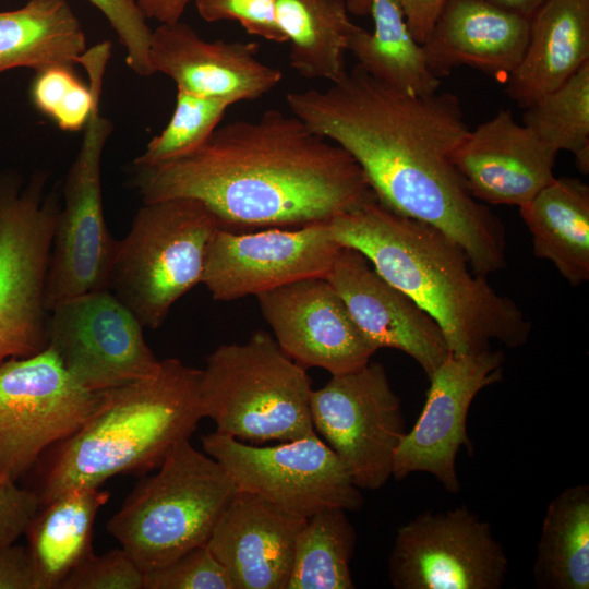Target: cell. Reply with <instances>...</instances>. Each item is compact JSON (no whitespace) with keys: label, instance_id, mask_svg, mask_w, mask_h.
I'll use <instances>...</instances> for the list:
<instances>
[{"label":"cell","instance_id":"obj_32","mask_svg":"<svg viewBox=\"0 0 589 589\" xmlns=\"http://www.w3.org/2000/svg\"><path fill=\"white\" fill-rule=\"evenodd\" d=\"M522 124L555 151L575 156L589 171V62L556 89L524 108Z\"/></svg>","mask_w":589,"mask_h":589},{"label":"cell","instance_id":"obj_11","mask_svg":"<svg viewBox=\"0 0 589 589\" xmlns=\"http://www.w3.org/2000/svg\"><path fill=\"white\" fill-rule=\"evenodd\" d=\"M100 99L101 95L95 99L63 185L46 281L48 312L76 296L108 289L118 241L107 228L103 207L101 156L112 124L100 115Z\"/></svg>","mask_w":589,"mask_h":589},{"label":"cell","instance_id":"obj_28","mask_svg":"<svg viewBox=\"0 0 589 589\" xmlns=\"http://www.w3.org/2000/svg\"><path fill=\"white\" fill-rule=\"evenodd\" d=\"M348 12L345 0H276L290 65L301 76L334 83L346 74L348 38L356 26Z\"/></svg>","mask_w":589,"mask_h":589},{"label":"cell","instance_id":"obj_29","mask_svg":"<svg viewBox=\"0 0 589 589\" xmlns=\"http://www.w3.org/2000/svg\"><path fill=\"white\" fill-rule=\"evenodd\" d=\"M537 587L589 588V485L566 488L549 504L533 564Z\"/></svg>","mask_w":589,"mask_h":589},{"label":"cell","instance_id":"obj_8","mask_svg":"<svg viewBox=\"0 0 589 589\" xmlns=\"http://www.w3.org/2000/svg\"><path fill=\"white\" fill-rule=\"evenodd\" d=\"M46 175L21 189L0 181V363L48 346L45 304L60 193L44 194Z\"/></svg>","mask_w":589,"mask_h":589},{"label":"cell","instance_id":"obj_36","mask_svg":"<svg viewBox=\"0 0 589 589\" xmlns=\"http://www.w3.org/2000/svg\"><path fill=\"white\" fill-rule=\"evenodd\" d=\"M107 19L125 50L128 67L141 76L155 74L149 61L152 29L131 0H88Z\"/></svg>","mask_w":589,"mask_h":589},{"label":"cell","instance_id":"obj_19","mask_svg":"<svg viewBox=\"0 0 589 589\" xmlns=\"http://www.w3.org/2000/svg\"><path fill=\"white\" fill-rule=\"evenodd\" d=\"M257 49L255 43L207 41L178 21L152 31L149 61L177 89L233 105L269 93L283 79L279 69L256 58Z\"/></svg>","mask_w":589,"mask_h":589},{"label":"cell","instance_id":"obj_5","mask_svg":"<svg viewBox=\"0 0 589 589\" xmlns=\"http://www.w3.org/2000/svg\"><path fill=\"white\" fill-rule=\"evenodd\" d=\"M158 468L107 522L108 532L144 574L206 544L238 491L220 464L190 440L175 446Z\"/></svg>","mask_w":589,"mask_h":589},{"label":"cell","instance_id":"obj_30","mask_svg":"<svg viewBox=\"0 0 589 589\" xmlns=\"http://www.w3.org/2000/svg\"><path fill=\"white\" fill-rule=\"evenodd\" d=\"M347 510L327 508L306 518L298 532L286 589H352L357 532Z\"/></svg>","mask_w":589,"mask_h":589},{"label":"cell","instance_id":"obj_38","mask_svg":"<svg viewBox=\"0 0 589 589\" xmlns=\"http://www.w3.org/2000/svg\"><path fill=\"white\" fill-rule=\"evenodd\" d=\"M40 506L37 492L0 477V546L15 543Z\"/></svg>","mask_w":589,"mask_h":589},{"label":"cell","instance_id":"obj_14","mask_svg":"<svg viewBox=\"0 0 589 589\" xmlns=\"http://www.w3.org/2000/svg\"><path fill=\"white\" fill-rule=\"evenodd\" d=\"M143 325L109 289L89 291L48 314V346L84 388L105 392L155 373L159 360Z\"/></svg>","mask_w":589,"mask_h":589},{"label":"cell","instance_id":"obj_13","mask_svg":"<svg viewBox=\"0 0 589 589\" xmlns=\"http://www.w3.org/2000/svg\"><path fill=\"white\" fill-rule=\"evenodd\" d=\"M508 568L491 525L466 506L425 512L400 526L388 558L396 589H500Z\"/></svg>","mask_w":589,"mask_h":589},{"label":"cell","instance_id":"obj_17","mask_svg":"<svg viewBox=\"0 0 589 589\" xmlns=\"http://www.w3.org/2000/svg\"><path fill=\"white\" fill-rule=\"evenodd\" d=\"M280 349L304 369L330 375L362 368L375 349L326 278H306L255 296Z\"/></svg>","mask_w":589,"mask_h":589},{"label":"cell","instance_id":"obj_6","mask_svg":"<svg viewBox=\"0 0 589 589\" xmlns=\"http://www.w3.org/2000/svg\"><path fill=\"white\" fill-rule=\"evenodd\" d=\"M311 378L275 338L257 330L243 344H224L201 370L203 417L219 434L251 444L316 435Z\"/></svg>","mask_w":589,"mask_h":589},{"label":"cell","instance_id":"obj_41","mask_svg":"<svg viewBox=\"0 0 589 589\" xmlns=\"http://www.w3.org/2000/svg\"><path fill=\"white\" fill-rule=\"evenodd\" d=\"M146 19L160 24H171L181 20L187 7L194 0H131Z\"/></svg>","mask_w":589,"mask_h":589},{"label":"cell","instance_id":"obj_3","mask_svg":"<svg viewBox=\"0 0 589 589\" xmlns=\"http://www.w3.org/2000/svg\"><path fill=\"white\" fill-rule=\"evenodd\" d=\"M332 238L360 251L377 273L441 327L450 353L524 346L531 323L486 276L473 272L461 247L437 228L399 215L377 200L327 221Z\"/></svg>","mask_w":589,"mask_h":589},{"label":"cell","instance_id":"obj_10","mask_svg":"<svg viewBox=\"0 0 589 589\" xmlns=\"http://www.w3.org/2000/svg\"><path fill=\"white\" fill-rule=\"evenodd\" d=\"M100 393L81 386L47 346L0 363V477L16 481L50 445L71 436Z\"/></svg>","mask_w":589,"mask_h":589},{"label":"cell","instance_id":"obj_39","mask_svg":"<svg viewBox=\"0 0 589 589\" xmlns=\"http://www.w3.org/2000/svg\"><path fill=\"white\" fill-rule=\"evenodd\" d=\"M0 589H39L27 546L15 543L0 546Z\"/></svg>","mask_w":589,"mask_h":589},{"label":"cell","instance_id":"obj_23","mask_svg":"<svg viewBox=\"0 0 589 589\" xmlns=\"http://www.w3.org/2000/svg\"><path fill=\"white\" fill-rule=\"evenodd\" d=\"M589 62V0H546L530 17L520 62L505 92L526 108Z\"/></svg>","mask_w":589,"mask_h":589},{"label":"cell","instance_id":"obj_16","mask_svg":"<svg viewBox=\"0 0 589 589\" xmlns=\"http://www.w3.org/2000/svg\"><path fill=\"white\" fill-rule=\"evenodd\" d=\"M503 362L502 351L488 349L450 354L433 372L422 411L394 453L392 476L396 480L426 472L446 491H459L456 457L461 446L472 452L467 434L470 406L483 388L502 378Z\"/></svg>","mask_w":589,"mask_h":589},{"label":"cell","instance_id":"obj_9","mask_svg":"<svg viewBox=\"0 0 589 589\" xmlns=\"http://www.w3.org/2000/svg\"><path fill=\"white\" fill-rule=\"evenodd\" d=\"M202 446L239 491L299 516L327 508L358 510L363 504L348 469L317 434L261 446L213 432L202 436Z\"/></svg>","mask_w":589,"mask_h":589},{"label":"cell","instance_id":"obj_33","mask_svg":"<svg viewBox=\"0 0 589 589\" xmlns=\"http://www.w3.org/2000/svg\"><path fill=\"white\" fill-rule=\"evenodd\" d=\"M230 106L223 99L177 89L169 122L147 143L133 166H152L193 152L216 130Z\"/></svg>","mask_w":589,"mask_h":589},{"label":"cell","instance_id":"obj_2","mask_svg":"<svg viewBox=\"0 0 589 589\" xmlns=\"http://www.w3.org/2000/svg\"><path fill=\"white\" fill-rule=\"evenodd\" d=\"M132 181L144 203L195 199L228 230L302 227L377 200L345 149L278 109L218 125L184 156L134 166Z\"/></svg>","mask_w":589,"mask_h":589},{"label":"cell","instance_id":"obj_24","mask_svg":"<svg viewBox=\"0 0 589 589\" xmlns=\"http://www.w3.org/2000/svg\"><path fill=\"white\" fill-rule=\"evenodd\" d=\"M110 493L74 486L40 504L26 528L39 589H59L63 579L93 554V527Z\"/></svg>","mask_w":589,"mask_h":589},{"label":"cell","instance_id":"obj_15","mask_svg":"<svg viewBox=\"0 0 589 589\" xmlns=\"http://www.w3.org/2000/svg\"><path fill=\"white\" fill-rule=\"evenodd\" d=\"M341 245L327 221L297 229L237 233L219 228L207 248L201 284L232 301L306 278H326Z\"/></svg>","mask_w":589,"mask_h":589},{"label":"cell","instance_id":"obj_1","mask_svg":"<svg viewBox=\"0 0 589 589\" xmlns=\"http://www.w3.org/2000/svg\"><path fill=\"white\" fill-rule=\"evenodd\" d=\"M286 101L358 163L381 204L441 230L479 275L506 266L501 219L471 195L453 164L470 129L455 94L407 95L357 64L329 87L292 91Z\"/></svg>","mask_w":589,"mask_h":589},{"label":"cell","instance_id":"obj_40","mask_svg":"<svg viewBox=\"0 0 589 589\" xmlns=\"http://www.w3.org/2000/svg\"><path fill=\"white\" fill-rule=\"evenodd\" d=\"M419 44H424L447 0H393Z\"/></svg>","mask_w":589,"mask_h":589},{"label":"cell","instance_id":"obj_35","mask_svg":"<svg viewBox=\"0 0 589 589\" xmlns=\"http://www.w3.org/2000/svg\"><path fill=\"white\" fill-rule=\"evenodd\" d=\"M59 589H144V573L122 549L94 553L76 566Z\"/></svg>","mask_w":589,"mask_h":589},{"label":"cell","instance_id":"obj_27","mask_svg":"<svg viewBox=\"0 0 589 589\" xmlns=\"http://www.w3.org/2000/svg\"><path fill=\"white\" fill-rule=\"evenodd\" d=\"M86 49L84 29L67 0H29L0 12V73L75 64Z\"/></svg>","mask_w":589,"mask_h":589},{"label":"cell","instance_id":"obj_42","mask_svg":"<svg viewBox=\"0 0 589 589\" xmlns=\"http://www.w3.org/2000/svg\"><path fill=\"white\" fill-rule=\"evenodd\" d=\"M498 8L530 19L546 0H484Z\"/></svg>","mask_w":589,"mask_h":589},{"label":"cell","instance_id":"obj_37","mask_svg":"<svg viewBox=\"0 0 589 589\" xmlns=\"http://www.w3.org/2000/svg\"><path fill=\"white\" fill-rule=\"evenodd\" d=\"M207 22L237 21L247 33L274 43H286L276 21V0H194Z\"/></svg>","mask_w":589,"mask_h":589},{"label":"cell","instance_id":"obj_31","mask_svg":"<svg viewBox=\"0 0 589 589\" xmlns=\"http://www.w3.org/2000/svg\"><path fill=\"white\" fill-rule=\"evenodd\" d=\"M112 45L105 40L86 49L77 59L85 69L89 85L76 75L73 64L53 63L36 70L31 98L38 111L68 132L83 130L103 81Z\"/></svg>","mask_w":589,"mask_h":589},{"label":"cell","instance_id":"obj_22","mask_svg":"<svg viewBox=\"0 0 589 589\" xmlns=\"http://www.w3.org/2000/svg\"><path fill=\"white\" fill-rule=\"evenodd\" d=\"M529 25L484 0H447L422 44L428 67L438 79L467 65L505 82L521 60Z\"/></svg>","mask_w":589,"mask_h":589},{"label":"cell","instance_id":"obj_34","mask_svg":"<svg viewBox=\"0 0 589 589\" xmlns=\"http://www.w3.org/2000/svg\"><path fill=\"white\" fill-rule=\"evenodd\" d=\"M144 589H235L207 544L144 574Z\"/></svg>","mask_w":589,"mask_h":589},{"label":"cell","instance_id":"obj_4","mask_svg":"<svg viewBox=\"0 0 589 589\" xmlns=\"http://www.w3.org/2000/svg\"><path fill=\"white\" fill-rule=\"evenodd\" d=\"M200 382L201 370L170 358L149 376L101 392L88 419L58 443L40 504L74 486H100L113 476L158 467L204 418Z\"/></svg>","mask_w":589,"mask_h":589},{"label":"cell","instance_id":"obj_7","mask_svg":"<svg viewBox=\"0 0 589 589\" xmlns=\"http://www.w3.org/2000/svg\"><path fill=\"white\" fill-rule=\"evenodd\" d=\"M221 228L201 201L146 202L117 242L108 289L144 327L157 329L171 306L202 281L209 242Z\"/></svg>","mask_w":589,"mask_h":589},{"label":"cell","instance_id":"obj_18","mask_svg":"<svg viewBox=\"0 0 589 589\" xmlns=\"http://www.w3.org/2000/svg\"><path fill=\"white\" fill-rule=\"evenodd\" d=\"M326 279L375 350L407 353L428 378L452 354L433 317L383 278L357 249L341 247Z\"/></svg>","mask_w":589,"mask_h":589},{"label":"cell","instance_id":"obj_21","mask_svg":"<svg viewBox=\"0 0 589 589\" xmlns=\"http://www.w3.org/2000/svg\"><path fill=\"white\" fill-rule=\"evenodd\" d=\"M305 520L238 490L206 544L235 589H286L296 539Z\"/></svg>","mask_w":589,"mask_h":589},{"label":"cell","instance_id":"obj_25","mask_svg":"<svg viewBox=\"0 0 589 589\" xmlns=\"http://www.w3.org/2000/svg\"><path fill=\"white\" fill-rule=\"evenodd\" d=\"M533 254L553 263L574 287L589 279V187L584 181L554 178L519 207Z\"/></svg>","mask_w":589,"mask_h":589},{"label":"cell","instance_id":"obj_20","mask_svg":"<svg viewBox=\"0 0 589 589\" xmlns=\"http://www.w3.org/2000/svg\"><path fill=\"white\" fill-rule=\"evenodd\" d=\"M557 153L501 109L469 129L453 164L476 200L520 207L555 178Z\"/></svg>","mask_w":589,"mask_h":589},{"label":"cell","instance_id":"obj_12","mask_svg":"<svg viewBox=\"0 0 589 589\" xmlns=\"http://www.w3.org/2000/svg\"><path fill=\"white\" fill-rule=\"evenodd\" d=\"M310 412L315 432L359 489L377 490L388 481L394 453L407 431L383 364L369 362L332 375L323 387L312 389Z\"/></svg>","mask_w":589,"mask_h":589},{"label":"cell","instance_id":"obj_26","mask_svg":"<svg viewBox=\"0 0 589 589\" xmlns=\"http://www.w3.org/2000/svg\"><path fill=\"white\" fill-rule=\"evenodd\" d=\"M373 32L358 25L347 49L358 65L382 83L412 96L438 92L441 79L428 67L422 45L412 36L402 12L393 0H371Z\"/></svg>","mask_w":589,"mask_h":589}]
</instances>
